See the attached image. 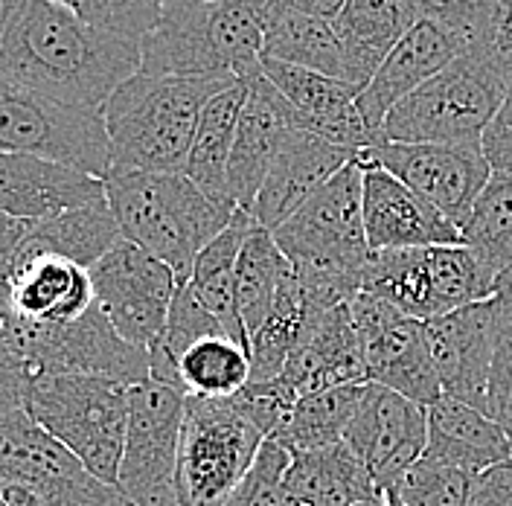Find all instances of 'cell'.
I'll return each mask as SVG.
<instances>
[{"label": "cell", "instance_id": "1", "mask_svg": "<svg viewBox=\"0 0 512 506\" xmlns=\"http://www.w3.org/2000/svg\"><path fill=\"white\" fill-rule=\"evenodd\" d=\"M140 73V44L91 27L59 0L0 3V79L53 102L102 111Z\"/></svg>", "mask_w": 512, "mask_h": 506}, {"label": "cell", "instance_id": "2", "mask_svg": "<svg viewBox=\"0 0 512 506\" xmlns=\"http://www.w3.org/2000/svg\"><path fill=\"white\" fill-rule=\"evenodd\" d=\"M233 82H239L233 73H134L102 105L111 169L184 175L204 105Z\"/></svg>", "mask_w": 512, "mask_h": 506}, {"label": "cell", "instance_id": "3", "mask_svg": "<svg viewBox=\"0 0 512 506\" xmlns=\"http://www.w3.org/2000/svg\"><path fill=\"white\" fill-rule=\"evenodd\" d=\"M105 201L123 239L166 262L178 283H187L198 253L236 216V204L213 198L187 175L108 169Z\"/></svg>", "mask_w": 512, "mask_h": 506}, {"label": "cell", "instance_id": "4", "mask_svg": "<svg viewBox=\"0 0 512 506\" xmlns=\"http://www.w3.org/2000/svg\"><path fill=\"white\" fill-rule=\"evenodd\" d=\"M262 62V27L248 0H166L140 44V73L242 76Z\"/></svg>", "mask_w": 512, "mask_h": 506}, {"label": "cell", "instance_id": "5", "mask_svg": "<svg viewBox=\"0 0 512 506\" xmlns=\"http://www.w3.org/2000/svg\"><path fill=\"white\" fill-rule=\"evenodd\" d=\"M504 99V50L472 47L384 120L387 143H480Z\"/></svg>", "mask_w": 512, "mask_h": 506}, {"label": "cell", "instance_id": "6", "mask_svg": "<svg viewBox=\"0 0 512 506\" xmlns=\"http://www.w3.org/2000/svg\"><path fill=\"white\" fill-rule=\"evenodd\" d=\"M27 413L91 475L117 486L128 428L126 384L99 376H35Z\"/></svg>", "mask_w": 512, "mask_h": 506}, {"label": "cell", "instance_id": "7", "mask_svg": "<svg viewBox=\"0 0 512 506\" xmlns=\"http://www.w3.org/2000/svg\"><path fill=\"white\" fill-rule=\"evenodd\" d=\"M265 440L268 437L236 396H187L175 472L178 506L227 504L254 469Z\"/></svg>", "mask_w": 512, "mask_h": 506}, {"label": "cell", "instance_id": "8", "mask_svg": "<svg viewBox=\"0 0 512 506\" xmlns=\"http://www.w3.org/2000/svg\"><path fill=\"white\" fill-rule=\"evenodd\" d=\"M498 280L466 245H431L370 253L364 294H373L422 323L495 294Z\"/></svg>", "mask_w": 512, "mask_h": 506}, {"label": "cell", "instance_id": "9", "mask_svg": "<svg viewBox=\"0 0 512 506\" xmlns=\"http://www.w3.org/2000/svg\"><path fill=\"white\" fill-rule=\"evenodd\" d=\"M0 152L32 155L105 178L111 143L102 111L73 108L0 79Z\"/></svg>", "mask_w": 512, "mask_h": 506}, {"label": "cell", "instance_id": "10", "mask_svg": "<svg viewBox=\"0 0 512 506\" xmlns=\"http://www.w3.org/2000/svg\"><path fill=\"white\" fill-rule=\"evenodd\" d=\"M361 181L364 169L358 163L344 166L274 230V242L291 265L364 274L370 245L364 233Z\"/></svg>", "mask_w": 512, "mask_h": 506}, {"label": "cell", "instance_id": "11", "mask_svg": "<svg viewBox=\"0 0 512 506\" xmlns=\"http://www.w3.org/2000/svg\"><path fill=\"white\" fill-rule=\"evenodd\" d=\"M187 396L158 381L128 387V428L117 486L131 506H178L175 472Z\"/></svg>", "mask_w": 512, "mask_h": 506}, {"label": "cell", "instance_id": "12", "mask_svg": "<svg viewBox=\"0 0 512 506\" xmlns=\"http://www.w3.org/2000/svg\"><path fill=\"white\" fill-rule=\"evenodd\" d=\"M9 320L21 335L35 376H99L126 387L149 381V349L128 344L99 303L88 315L59 326Z\"/></svg>", "mask_w": 512, "mask_h": 506}, {"label": "cell", "instance_id": "13", "mask_svg": "<svg viewBox=\"0 0 512 506\" xmlns=\"http://www.w3.org/2000/svg\"><path fill=\"white\" fill-rule=\"evenodd\" d=\"M32 489L44 506H131L120 486L94 477L30 413L0 422V486Z\"/></svg>", "mask_w": 512, "mask_h": 506}, {"label": "cell", "instance_id": "14", "mask_svg": "<svg viewBox=\"0 0 512 506\" xmlns=\"http://www.w3.org/2000/svg\"><path fill=\"white\" fill-rule=\"evenodd\" d=\"M350 309L364 347L367 384H382L422 408L437 405L443 387L425 323L364 291L352 300Z\"/></svg>", "mask_w": 512, "mask_h": 506}, {"label": "cell", "instance_id": "15", "mask_svg": "<svg viewBox=\"0 0 512 506\" xmlns=\"http://www.w3.org/2000/svg\"><path fill=\"white\" fill-rule=\"evenodd\" d=\"M96 303L128 344L149 349L160 338L178 291L175 271L158 256L120 239L94 268Z\"/></svg>", "mask_w": 512, "mask_h": 506}, {"label": "cell", "instance_id": "16", "mask_svg": "<svg viewBox=\"0 0 512 506\" xmlns=\"http://www.w3.org/2000/svg\"><path fill=\"white\" fill-rule=\"evenodd\" d=\"M344 443L367 466L370 477L387 501H396V489L411 466L422 460L428 445V408L387 390L382 384H364Z\"/></svg>", "mask_w": 512, "mask_h": 506}, {"label": "cell", "instance_id": "17", "mask_svg": "<svg viewBox=\"0 0 512 506\" xmlns=\"http://www.w3.org/2000/svg\"><path fill=\"white\" fill-rule=\"evenodd\" d=\"M379 166L425 198L457 230L492 178L480 143H384Z\"/></svg>", "mask_w": 512, "mask_h": 506}, {"label": "cell", "instance_id": "18", "mask_svg": "<svg viewBox=\"0 0 512 506\" xmlns=\"http://www.w3.org/2000/svg\"><path fill=\"white\" fill-rule=\"evenodd\" d=\"M239 79L245 82L248 96L239 114L236 140H233L230 163H227L224 195L239 210L251 213L256 195L262 190V181L268 175V166L294 126L288 120L286 96L262 73V62L254 70L242 73Z\"/></svg>", "mask_w": 512, "mask_h": 506}, {"label": "cell", "instance_id": "19", "mask_svg": "<svg viewBox=\"0 0 512 506\" xmlns=\"http://www.w3.org/2000/svg\"><path fill=\"white\" fill-rule=\"evenodd\" d=\"M425 329L443 396L483 411L495 347V294L428 320Z\"/></svg>", "mask_w": 512, "mask_h": 506}, {"label": "cell", "instance_id": "20", "mask_svg": "<svg viewBox=\"0 0 512 506\" xmlns=\"http://www.w3.org/2000/svg\"><path fill=\"white\" fill-rule=\"evenodd\" d=\"M361 207L370 253L463 245V233L443 213H437L425 198L408 190L382 166L364 169Z\"/></svg>", "mask_w": 512, "mask_h": 506}, {"label": "cell", "instance_id": "21", "mask_svg": "<svg viewBox=\"0 0 512 506\" xmlns=\"http://www.w3.org/2000/svg\"><path fill=\"white\" fill-rule=\"evenodd\" d=\"M466 50H472V47L460 35H454L428 18H419L408 30V35L390 50V56L384 59L382 67L373 73V79L364 85V91L355 99L364 123L376 134H382L387 114L405 96L414 94L419 85H425L431 76H437L457 56H463Z\"/></svg>", "mask_w": 512, "mask_h": 506}, {"label": "cell", "instance_id": "22", "mask_svg": "<svg viewBox=\"0 0 512 506\" xmlns=\"http://www.w3.org/2000/svg\"><path fill=\"white\" fill-rule=\"evenodd\" d=\"M96 201H105L102 178L56 160L0 152V216L38 224Z\"/></svg>", "mask_w": 512, "mask_h": 506}, {"label": "cell", "instance_id": "23", "mask_svg": "<svg viewBox=\"0 0 512 506\" xmlns=\"http://www.w3.org/2000/svg\"><path fill=\"white\" fill-rule=\"evenodd\" d=\"M350 163H355V158L347 149L312 131L291 128L256 195L251 210L254 222L274 233L309 195H315L332 175H338Z\"/></svg>", "mask_w": 512, "mask_h": 506}, {"label": "cell", "instance_id": "24", "mask_svg": "<svg viewBox=\"0 0 512 506\" xmlns=\"http://www.w3.org/2000/svg\"><path fill=\"white\" fill-rule=\"evenodd\" d=\"M352 306V303H350ZM350 306L329 309L315 320L309 338L297 349L283 373L271 379L291 402L344 384H367L364 347Z\"/></svg>", "mask_w": 512, "mask_h": 506}, {"label": "cell", "instance_id": "25", "mask_svg": "<svg viewBox=\"0 0 512 506\" xmlns=\"http://www.w3.org/2000/svg\"><path fill=\"white\" fill-rule=\"evenodd\" d=\"M12 317L35 326H59L96 306L91 271L59 256H35L18 265L12 280Z\"/></svg>", "mask_w": 512, "mask_h": 506}, {"label": "cell", "instance_id": "26", "mask_svg": "<svg viewBox=\"0 0 512 506\" xmlns=\"http://www.w3.org/2000/svg\"><path fill=\"white\" fill-rule=\"evenodd\" d=\"M416 21L419 0H347L332 18L344 50L347 82L364 91V85Z\"/></svg>", "mask_w": 512, "mask_h": 506}, {"label": "cell", "instance_id": "27", "mask_svg": "<svg viewBox=\"0 0 512 506\" xmlns=\"http://www.w3.org/2000/svg\"><path fill=\"white\" fill-rule=\"evenodd\" d=\"M425 457L478 477L486 469L510 463L512 437L489 413L443 396L428 408Z\"/></svg>", "mask_w": 512, "mask_h": 506}, {"label": "cell", "instance_id": "28", "mask_svg": "<svg viewBox=\"0 0 512 506\" xmlns=\"http://www.w3.org/2000/svg\"><path fill=\"white\" fill-rule=\"evenodd\" d=\"M286 489L300 506H370L387 501L347 443L294 451Z\"/></svg>", "mask_w": 512, "mask_h": 506}, {"label": "cell", "instance_id": "29", "mask_svg": "<svg viewBox=\"0 0 512 506\" xmlns=\"http://www.w3.org/2000/svg\"><path fill=\"white\" fill-rule=\"evenodd\" d=\"M120 239L123 233L108 201H96L88 207L59 213L47 222L32 224L18 253V265L30 262L35 256H59L91 271Z\"/></svg>", "mask_w": 512, "mask_h": 506}, {"label": "cell", "instance_id": "30", "mask_svg": "<svg viewBox=\"0 0 512 506\" xmlns=\"http://www.w3.org/2000/svg\"><path fill=\"white\" fill-rule=\"evenodd\" d=\"M254 224V216L248 210H236L230 227L222 230L204 251L198 253L190 280H187L195 297L222 323L224 332L248 352H251V341H248V332L242 326L239 306H236V262H239V251H242L248 233L254 230Z\"/></svg>", "mask_w": 512, "mask_h": 506}, {"label": "cell", "instance_id": "31", "mask_svg": "<svg viewBox=\"0 0 512 506\" xmlns=\"http://www.w3.org/2000/svg\"><path fill=\"white\" fill-rule=\"evenodd\" d=\"M245 96H248V88L239 79L204 105V111L198 117L195 137H192L187 169H184V175L195 187H201L213 198H224V201H227V195H224L227 163H230V152H233V140H236V126H239Z\"/></svg>", "mask_w": 512, "mask_h": 506}, {"label": "cell", "instance_id": "32", "mask_svg": "<svg viewBox=\"0 0 512 506\" xmlns=\"http://www.w3.org/2000/svg\"><path fill=\"white\" fill-rule=\"evenodd\" d=\"M262 56L347 82L344 50L332 21L326 18L303 12H286L274 18L271 24L262 27Z\"/></svg>", "mask_w": 512, "mask_h": 506}, {"label": "cell", "instance_id": "33", "mask_svg": "<svg viewBox=\"0 0 512 506\" xmlns=\"http://www.w3.org/2000/svg\"><path fill=\"white\" fill-rule=\"evenodd\" d=\"M291 271L294 265L274 242V233L254 224L236 262V306H239L242 326L248 332V341L265 323V317L271 315L277 291L283 288Z\"/></svg>", "mask_w": 512, "mask_h": 506}, {"label": "cell", "instance_id": "34", "mask_svg": "<svg viewBox=\"0 0 512 506\" xmlns=\"http://www.w3.org/2000/svg\"><path fill=\"white\" fill-rule=\"evenodd\" d=\"M361 393H364V384H344V387H329V390L297 399L294 408L288 411L286 422L271 440L286 445L291 454L344 443V434L361 402Z\"/></svg>", "mask_w": 512, "mask_h": 506}, {"label": "cell", "instance_id": "35", "mask_svg": "<svg viewBox=\"0 0 512 506\" xmlns=\"http://www.w3.org/2000/svg\"><path fill=\"white\" fill-rule=\"evenodd\" d=\"M178 379L187 396L230 399L251 381V352L227 335L201 338L178 358Z\"/></svg>", "mask_w": 512, "mask_h": 506}, {"label": "cell", "instance_id": "36", "mask_svg": "<svg viewBox=\"0 0 512 506\" xmlns=\"http://www.w3.org/2000/svg\"><path fill=\"white\" fill-rule=\"evenodd\" d=\"M463 245L498 280L512 268V175L492 172L486 190L463 224Z\"/></svg>", "mask_w": 512, "mask_h": 506}, {"label": "cell", "instance_id": "37", "mask_svg": "<svg viewBox=\"0 0 512 506\" xmlns=\"http://www.w3.org/2000/svg\"><path fill=\"white\" fill-rule=\"evenodd\" d=\"M419 18L460 35L469 47L498 44L507 27L501 0H419Z\"/></svg>", "mask_w": 512, "mask_h": 506}, {"label": "cell", "instance_id": "38", "mask_svg": "<svg viewBox=\"0 0 512 506\" xmlns=\"http://www.w3.org/2000/svg\"><path fill=\"white\" fill-rule=\"evenodd\" d=\"M483 413L512 437V285L507 280L495 285V347Z\"/></svg>", "mask_w": 512, "mask_h": 506}, {"label": "cell", "instance_id": "39", "mask_svg": "<svg viewBox=\"0 0 512 506\" xmlns=\"http://www.w3.org/2000/svg\"><path fill=\"white\" fill-rule=\"evenodd\" d=\"M472 480L475 477L463 469L422 454V460L402 477L396 501L402 506H469Z\"/></svg>", "mask_w": 512, "mask_h": 506}, {"label": "cell", "instance_id": "40", "mask_svg": "<svg viewBox=\"0 0 512 506\" xmlns=\"http://www.w3.org/2000/svg\"><path fill=\"white\" fill-rule=\"evenodd\" d=\"M59 3L70 6L96 30L131 44H143V38L158 24L166 0H59Z\"/></svg>", "mask_w": 512, "mask_h": 506}, {"label": "cell", "instance_id": "41", "mask_svg": "<svg viewBox=\"0 0 512 506\" xmlns=\"http://www.w3.org/2000/svg\"><path fill=\"white\" fill-rule=\"evenodd\" d=\"M288 463H291V451L286 445L265 440L254 469L224 506H300L286 489Z\"/></svg>", "mask_w": 512, "mask_h": 506}, {"label": "cell", "instance_id": "42", "mask_svg": "<svg viewBox=\"0 0 512 506\" xmlns=\"http://www.w3.org/2000/svg\"><path fill=\"white\" fill-rule=\"evenodd\" d=\"M35 379L30 358L24 352L21 335L12 320L0 326V422L24 416L27 396Z\"/></svg>", "mask_w": 512, "mask_h": 506}, {"label": "cell", "instance_id": "43", "mask_svg": "<svg viewBox=\"0 0 512 506\" xmlns=\"http://www.w3.org/2000/svg\"><path fill=\"white\" fill-rule=\"evenodd\" d=\"M480 149L492 172L512 175V50H504V99L480 137Z\"/></svg>", "mask_w": 512, "mask_h": 506}, {"label": "cell", "instance_id": "44", "mask_svg": "<svg viewBox=\"0 0 512 506\" xmlns=\"http://www.w3.org/2000/svg\"><path fill=\"white\" fill-rule=\"evenodd\" d=\"M347 0H248V9L256 18L259 27L271 24L274 18L286 15V12H303V15H315V18H326L332 21L341 6Z\"/></svg>", "mask_w": 512, "mask_h": 506}, {"label": "cell", "instance_id": "45", "mask_svg": "<svg viewBox=\"0 0 512 506\" xmlns=\"http://www.w3.org/2000/svg\"><path fill=\"white\" fill-rule=\"evenodd\" d=\"M469 506H512V460L472 480Z\"/></svg>", "mask_w": 512, "mask_h": 506}, {"label": "cell", "instance_id": "46", "mask_svg": "<svg viewBox=\"0 0 512 506\" xmlns=\"http://www.w3.org/2000/svg\"><path fill=\"white\" fill-rule=\"evenodd\" d=\"M32 224L18 222V219H9V216H0V280H12L15 274V265H18V253L21 245L27 239Z\"/></svg>", "mask_w": 512, "mask_h": 506}, {"label": "cell", "instance_id": "47", "mask_svg": "<svg viewBox=\"0 0 512 506\" xmlns=\"http://www.w3.org/2000/svg\"><path fill=\"white\" fill-rule=\"evenodd\" d=\"M12 317V288L6 280H0V326Z\"/></svg>", "mask_w": 512, "mask_h": 506}, {"label": "cell", "instance_id": "48", "mask_svg": "<svg viewBox=\"0 0 512 506\" xmlns=\"http://www.w3.org/2000/svg\"><path fill=\"white\" fill-rule=\"evenodd\" d=\"M498 44H501V50H512V21L504 27V35H501Z\"/></svg>", "mask_w": 512, "mask_h": 506}, {"label": "cell", "instance_id": "49", "mask_svg": "<svg viewBox=\"0 0 512 506\" xmlns=\"http://www.w3.org/2000/svg\"><path fill=\"white\" fill-rule=\"evenodd\" d=\"M501 9H504V18H507V24L512 21V0H501Z\"/></svg>", "mask_w": 512, "mask_h": 506}, {"label": "cell", "instance_id": "50", "mask_svg": "<svg viewBox=\"0 0 512 506\" xmlns=\"http://www.w3.org/2000/svg\"><path fill=\"white\" fill-rule=\"evenodd\" d=\"M0 506H9V498H6V492H3V486H0Z\"/></svg>", "mask_w": 512, "mask_h": 506}, {"label": "cell", "instance_id": "51", "mask_svg": "<svg viewBox=\"0 0 512 506\" xmlns=\"http://www.w3.org/2000/svg\"><path fill=\"white\" fill-rule=\"evenodd\" d=\"M370 506H402L399 501H382V504H370Z\"/></svg>", "mask_w": 512, "mask_h": 506}, {"label": "cell", "instance_id": "52", "mask_svg": "<svg viewBox=\"0 0 512 506\" xmlns=\"http://www.w3.org/2000/svg\"><path fill=\"white\" fill-rule=\"evenodd\" d=\"M498 280H507V283L512 285V268H510V271H507V274H501V277H498Z\"/></svg>", "mask_w": 512, "mask_h": 506}, {"label": "cell", "instance_id": "53", "mask_svg": "<svg viewBox=\"0 0 512 506\" xmlns=\"http://www.w3.org/2000/svg\"><path fill=\"white\" fill-rule=\"evenodd\" d=\"M0 3H3V0H0Z\"/></svg>", "mask_w": 512, "mask_h": 506}]
</instances>
